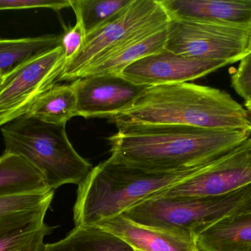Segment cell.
<instances>
[{
    "label": "cell",
    "instance_id": "cell-1",
    "mask_svg": "<svg viewBox=\"0 0 251 251\" xmlns=\"http://www.w3.org/2000/svg\"><path fill=\"white\" fill-rule=\"evenodd\" d=\"M249 130L143 125L118 129L107 138L113 160L156 172L203 166L250 138Z\"/></svg>",
    "mask_w": 251,
    "mask_h": 251
},
{
    "label": "cell",
    "instance_id": "cell-2",
    "mask_svg": "<svg viewBox=\"0 0 251 251\" xmlns=\"http://www.w3.org/2000/svg\"><path fill=\"white\" fill-rule=\"evenodd\" d=\"M247 111L228 93L190 83L153 85L132 106L110 118L118 129L143 125H181L249 130Z\"/></svg>",
    "mask_w": 251,
    "mask_h": 251
},
{
    "label": "cell",
    "instance_id": "cell-3",
    "mask_svg": "<svg viewBox=\"0 0 251 251\" xmlns=\"http://www.w3.org/2000/svg\"><path fill=\"white\" fill-rule=\"evenodd\" d=\"M198 168L156 172L110 158L93 168L78 187L74 206L75 225H96L119 216L140 202L181 182Z\"/></svg>",
    "mask_w": 251,
    "mask_h": 251
},
{
    "label": "cell",
    "instance_id": "cell-4",
    "mask_svg": "<svg viewBox=\"0 0 251 251\" xmlns=\"http://www.w3.org/2000/svg\"><path fill=\"white\" fill-rule=\"evenodd\" d=\"M4 153L19 155L32 164L55 190L65 184L79 186L93 169L71 144L66 125H52L23 116L1 128Z\"/></svg>",
    "mask_w": 251,
    "mask_h": 251
},
{
    "label": "cell",
    "instance_id": "cell-5",
    "mask_svg": "<svg viewBox=\"0 0 251 251\" xmlns=\"http://www.w3.org/2000/svg\"><path fill=\"white\" fill-rule=\"evenodd\" d=\"M251 210V184L228 194L210 197L154 195L122 213L129 221L196 239L228 217Z\"/></svg>",
    "mask_w": 251,
    "mask_h": 251
},
{
    "label": "cell",
    "instance_id": "cell-6",
    "mask_svg": "<svg viewBox=\"0 0 251 251\" xmlns=\"http://www.w3.org/2000/svg\"><path fill=\"white\" fill-rule=\"evenodd\" d=\"M159 0H132L114 18L85 36L77 54L65 65L59 81H74L91 63L132 40L169 26Z\"/></svg>",
    "mask_w": 251,
    "mask_h": 251
},
{
    "label": "cell",
    "instance_id": "cell-7",
    "mask_svg": "<svg viewBox=\"0 0 251 251\" xmlns=\"http://www.w3.org/2000/svg\"><path fill=\"white\" fill-rule=\"evenodd\" d=\"M165 50L201 60L237 63L251 55V25L171 20Z\"/></svg>",
    "mask_w": 251,
    "mask_h": 251
},
{
    "label": "cell",
    "instance_id": "cell-8",
    "mask_svg": "<svg viewBox=\"0 0 251 251\" xmlns=\"http://www.w3.org/2000/svg\"><path fill=\"white\" fill-rule=\"evenodd\" d=\"M66 64L61 45L32 56L1 77L0 128L25 116L56 85Z\"/></svg>",
    "mask_w": 251,
    "mask_h": 251
},
{
    "label": "cell",
    "instance_id": "cell-9",
    "mask_svg": "<svg viewBox=\"0 0 251 251\" xmlns=\"http://www.w3.org/2000/svg\"><path fill=\"white\" fill-rule=\"evenodd\" d=\"M251 184V138L159 195L210 197L228 194Z\"/></svg>",
    "mask_w": 251,
    "mask_h": 251
},
{
    "label": "cell",
    "instance_id": "cell-10",
    "mask_svg": "<svg viewBox=\"0 0 251 251\" xmlns=\"http://www.w3.org/2000/svg\"><path fill=\"white\" fill-rule=\"evenodd\" d=\"M76 96V116L110 118L129 108L149 86L121 75H93L72 83Z\"/></svg>",
    "mask_w": 251,
    "mask_h": 251
},
{
    "label": "cell",
    "instance_id": "cell-11",
    "mask_svg": "<svg viewBox=\"0 0 251 251\" xmlns=\"http://www.w3.org/2000/svg\"><path fill=\"white\" fill-rule=\"evenodd\" d=\"M227 65L226 62L201 60L164 50L131 63L122 75L137 85L153 86L194 81Z\"/></svg>",
    "mask_w": 251,
    "mask_h": 251
},
{
    "label": "cell",
    "instance_id": "cell-12",
    "mask_svg": "<svg viewBox=\"0 0 251 251\" xmlns=\"http://www.w3.org/2000/svg\"><path fill=\"white\" fill-rule=\"evenodd\" d=\"M140 251H201L196 239L135 223L119 215L97 224Z\"/></svg>",
    "mask_w": 251,
    "mask_h": 251
},
{
    "label": "cell",
    "instance_id": "cell-13",
    "mask_svg": "<svg viewBox=\"0 0 251 251\" xmlns=\"http://www.w3.org/2000/svg\"><path fill=\"white\" fill-rule=\"evenodd\" d=\"M171 20L251 25V0H159Z\"/></svg>",
    "mask_w": 251,
    "mask_h": 251
},
{
    "label": "cell",
    "instance_id": "cell-14",
    "mask_svg": "<svg viewBox=\"0 0 251 251\" xmlns=\"http://www.w3.org/2000/svg\"><path fill=\"white\" fill-rule=\"evenodd\" d=\"M168 28L143 35L105 55L88 66L79 78L93 75H121L137 60L165 50Z\"/></svg>",
    "mask_w": 251,
    "mask_h": 251
},
{
    "label": "cell",
    "instance_id": "cell-15",
    "mask_svg": "<svg viewBox=\"0 0 251 251\" xmlns=\"http://www.w3.org/2000/svg\"><path fill=\"white\" fill-rule=\"evenodd\" d=\"M54 195L50 190L0 197V237L44 221Z\"/></svg>",
    "mask_w": 251,
    "mask_h": 251
},
{
    "label": "cell",
    "instance_id": "cell-16",
    "mask_svg": "<svg viewBox=\"0 0 251 251\" xmlns=\"http://www.w3.org/2000/svg\"><path fill=\"white\" fill-rule=\"evenodd\" d=\"M196 242L201 251H251V210L219 221Z\"/></svg>",
    "mask_w": 251,
    "mask_h": 251
},
{
    "label": "cell",
    "instance_id": "cell-17",
    "mask_svg": "<svg viewBox=\"0 0 251 251\" xmlns=\"http://www.w3.org/2000/svg\"><path fill=\"white\" fill-rule=\"evenodd\" d=\"M51 190L42 174L19 155L0 156V197Z\"/></svg>",
    "mask_w": 251,
    "mask_h": 251
},
{
    "label": "cell",
    "instance_id": "cell-18",
    "mask_svg": "<svg viewBox=\"0 0 251 251\" xmlns=\"http://www.w3.org/2000/svg\"><path fill=\"white\" fill-rule=\"evenodd\" d=\"M43 251H135L120 237L97 226H76L64 239Z\"/></svg>",
    "mask_w": 251,
    "mask_h": 251
},
{
    "label": "cell",
    "instance_id": "cell-19",
    "mask_svg": "<svg viewBox=\"0 0 251 251\" xmlns=\"http://www.w3.org/2000/svg\"><path fill=\"white\" fill-rule=\"evenodd\" d=\"M76 96L72 84L55 85L43 94L25 115L45 123L66 125L76 116Z\"/></svg>",
    "mask_w": 251,
    "mask_h": 251
},
{
    "label": "cell",
    "instance_id": "cell-20",
    "mask_svg": "<svg viewBox=\"0 0 251 251\" xmlns=\"http://www.w3.org/2000/svg\"><path fill=\"white\" fill-rule=\"evenodd\" d=\"M60 45L61 36L57 35L0 39V74L4 75L26 59Z\"/></svg>",
    "mask_w": 251,
    "mask_h": 251
},
{
    "label": "cell",
    "instance_id": "cell-21",
    "mask_svg": "<svg viewBox=\"0 0 251 251\" xmlns=\"http://www.w3.org/2000/svg\"><path fill=\"white\" fill-rule=\"evenodd\" d=\"M132 0H72L76 19L82 22L85 36L110 22Z\"/></svg>",
    "mask_w": 251,
    "mask_h": 251
},
{
    "label": "cell",
    "instance_id": "cell-22",
    "mask_svg": "<svg viewBox=\"0 0 251 251\" xmlns=\"http://www.w3.org/2000/svg\"><path fill=\"white\" fill-rule=\"evenodd\" d=\"M54 227L35 222L0 237V251H43L44 238Z\"/></svg>",
    "mask_w": 251,
    "mask_h": 251
},
{
    "label": "cell",
    "instance_id": "cell-23",
    "mask_svg": "<svg viewBox=\"0 0 251 251\" xmlns=\"http://www.w3.org/2000/svg\"><path fill=\"white\" fill-rule=\"evenodd\" d=\"M71 5L72 0H0V10L48 8L60 11Z\"/></svg>",
    "mask_w": 251,
    "mask_h": 251
},
{
    "label": "cell",
    "instance_id": "cell-24",
    "mask_svg": "<svg viewBox=\"0 0 251 251\" xmlns=\"http://www.w3.org/2000/svg\"><path fill=\"white\" fill-rule=\"evenodd\" d=\"M231 86L246 102L251 101V55L240 61L232 74Z\"/></svg>",
    "mask_w": 251,
    "mask_h": 251
},
{
    "label": "cell",
    "instance_id": "cell-25",
    "mask_svg": "<svg viewBox=\"0 0 251 251\" xmlns=\"http://www.w3.org/2000/svg\"><path fill=\"white\" fill-rule=\"evenodd\" d=\"M85 38V31L82 22L76 19V25L61 35V46L64 51L66 64L77 54L83 45Z\"/></svg>",
    "mask_w": 251,
    "mask_h": 251
},
{
    "label": "cell",
    "instance_id": "cell-26",
    "mask_svg": "<svg viewBox=\"0 0 251 251\" xmlns=\"http://www.w3.org/2000/svg\"><path fill=\"white\" fill-rule=\"evenodd\" d=\"M245 106H246L248 111H249L251 113V101L246 102V103H245Z\"/></svg>",
    "mask_w": 251,
    "mask_h": 251
},
{
    "label": "cell",
    "instance_id": "cell-27",
    "mask_svg": "<svg viewBox=\"0 0 251 251\" xmlns=\"http://www.w3.org/2000/svg\"><path fill=\"white\" fill-rule=\"evenodd\" d=\"M249 131H250L251 134V116H249Z\"/></svg>",
    "mask_w": 251,
    "mask_h": 251
},
{
    "label": "cell",
    "instance_id": "cell-28",
    "mask_svg": "<svg viewBox=\"0 0 251 251\" xmlns=\"http://www.w3.org/2000/svg\"><path fill=\"white\" fill-rule=\"evenodd\" d=\"M1 77H2V75H0V84H1Z\"/></svg>",
    "mask_w": 251,
    "mask_h": 251
},
{
    "label": "cell",
    "instance_id": "cell-29",
    "mask_svg": "<svg viewBox=\"0 0 251 251\" xmlns=\"http://www.w3.org/2000/svg\"><path fill=\"white\" fill-rule=\"evenodd\" d=\"M0 75H1V74H0Z\"/></svg>",
    "mask_w": 251,
    "mask_h": 251
},
{
    "label": "cell",
    "instance_id": "cell-30",
    "mask_svg": "<svg viewBox=\"0 0 251 251\" xmlns=\"http://www.w3.org/2000/svg\"></svg>",
    "mask_w": 251,
    "mask_h": 251
}]
</instances>
